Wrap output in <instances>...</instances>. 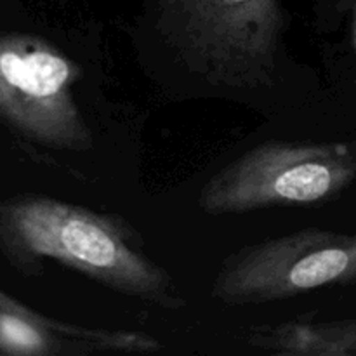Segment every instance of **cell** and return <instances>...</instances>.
Returning <instances> with one entry per match:
<instances>
[{"instance_id":"4","label":"cell","mask_w":356,"mask_h":356,"mask_svg":"<svg viewBox=\"0 0 356 356\" xmlns=\"http://www.w3.org/2000/svg\"><path fill=\"white\" fill-rule=\"evenodd\" d=\"M344 284H356V233L309 228L226 257L211 294L222 305L249 306Z\"/></svg>"},{"instance_id":"3","label":"cell","mask_w":356,"mask_h":356,"mask_svg":"<svg viewBox=\"0 0 356 356\" xmlns=\"http://www.w3.org/2000/svg\"><path fill=\"white\" fill-rule=\"evenodd\" d=\"M356 181V143L270 141L222 167L202 190L205 214L225 216L332 200Z\"/></svg>"},{"instance_id":"5","label":"cell","mask_w":356,"mask_h":356,"mask_svg":"<svg viewBox=\"0 0 356 356\" xmlns=\"http://www.w3.org/2000/svg\"><path fill=\"white\" fill-rule=\"evenodd\" d=\"M75 63L42 38L0 33V120L30 141L87 149L92 134L73 99Z\"/></svg>"},{"instance_id":"1","label":"cell","mask_w":356,"mask_h":356,"mask_svg":"<svg viewBox=\"0 0 356 356\" xmlns=\"http://www.w3.org/2000/svg\"><path fill=\"white\" fill-rule=\"evenodd\" d=\"M0 252L24 275L52 259L162 308L186 305L170 275L145 252L138 232L118 216L47 197L9 198L0 202Z\"/></svg>"},{"instance_id":"7","label":"cell","mask_w":356,"mask_h":356,"mask_svg":"<svg viewBox=\"0 0 356 356\" xmlns=\"http://www.w3.org/2000/svg\"><path fill=\"white\" fill-rule=\"evenodd\" d=\"M247 344L285 356H356V316L329 322L291 320L254 327Z\"/></svg>"},{"instance_id":"8","label":"cell","mask_w":356,"mask_h":356,"mask_svg":"<svg viewBox=\"0 0 356 356\" xmlns=\"http://www.w3.org/2000/svg\"><path fill=\"white\" fill-rule=\"evenodd\" d=\"M351 44H353V52L356 58V2L351 10Z\"/></svg>"},{"instance_id":"6","label":"cell","mask_w":356,"mask_h":356,"mask_svg":"<svg viewBox=\"0 0 356 356\" xmlns=\"http://www.w3.org/2000/svg\"><path fill=\"white\" fill-rule=\"evenodd\" d=\"M163 344L134 330L92 329L47 318L0 289V355L89 356L153 353Z\"/></svg>"},{"instance_id":"2","label":"cell","mask_w":356,"mask_h":356,"mask_svg":"<svg viewBox=\"0 0 356 356\" xmlns=\"http://www.w3.org/2000/svg\"><path fill=\"white\" fill-rule=\"evenodd\" d=\"M156 17L181 61L209 82L236 89L273 82L280 0H156Z\"/></svg>"}]
</instances>
